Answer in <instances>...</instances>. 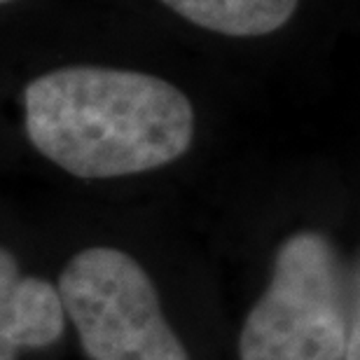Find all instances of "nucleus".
<instances>
[{"mask_svg": "<svg viewBox=\"0 0 360 360\" xmlns=\"http://www.w3.org/2000/svg\"><path fill=\"white\" fill-rule=\"evenodd\" d=\"M26 136L42 157L84 180L162 169L194 139L190 98L164 77L108 66H66L24 91Z\"/></svg>", "mask_w": 360, "mask_h": 360, "instance_id": "nucleus-1", "label": "nucleus"}, {"mask_svg": "<svg viewBox=\"0 0 360 360\" xmlns=\"http://www.w3.org/2000/svg\"><path fill=\"white\" fill-rule=\"evenodd\" d=\"M356 316L335 246L326 234L302 229L276 250L267 290L241 328L239 358L342 360Z\"/></svg>", "mask_w": 360, "mask_h": 360, "instance_id": "nucleus-2", "label": "nucleus"}, {"mask_svg": "<svg viewBox=\"0 0 360 360\" xmlns=\"http://www.w3.org/2000/svg\"><path fill=\"white\" fill-rule=\"evenodd\" d=\"M56 292L91 360H190L153 278L124 250H80L61 271Z\"/></svg>", "mask_w": 360, "mask_h": 360, "instance_id": "nucleus-3", "label": "nucleus"}, {"mask_svg": "<svg viewBox=\"0 0 360 360\" xmlns=\"http://www.w3.org/2000/svg\"><path fill=\"white\" fill-rule=\"evenodd\" d=\"M66 330L56 285L38 276H21L10 250L0 248V360H17L21 349L59 342Z\"/></svg>", "mask_w": 360, "mask_h": 360, "instance_id": "nucleus-4", "label": "nucleus"}, {"mask_svg": "<svg viewBox=\"0 0 360 360\" xmlns=\"http://www.w3.org/2000/svg\"><path fill=\"white\" fill-rule=\"evenodd\" d=\"M190 24L227 38H262L295 17L300 0H160Z\"/></svg>", "mask_w": 360, "mask_h": 360, "instance_id": "nucleus-5", "label": "nucleus"}, {"mask_svg": "<svg viewBox=\"0 0 360 360\" xmlns=\"http://www.w3.org/2000/svg\"><path fill=\"white\" fill-rule=\"evenodd\" d=\"M358 347H360V319L356 316V319L351 321V330H349L342 360H358Z\"/></svg>", "mask_w": 360, "mask_h": 360, "instance_id": "nucleus-6", "label": "nucleus"}, {"mask_svg": "<svg viewBox=\"0 0 360 360\" xmlns=\"http://www.w3.org/2000/svg\"><path fill=\"white\" fill-rule=\"evenodd\" d=\"M7 3H14V0H0V5H7Z\"/></svg>", "mask_w": 360, "mask_h": 360, "instance_id": "nucleus-7", "label": "nucleus"}]
</instances>
